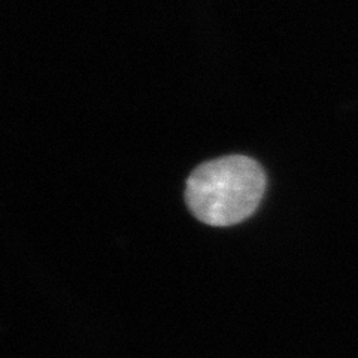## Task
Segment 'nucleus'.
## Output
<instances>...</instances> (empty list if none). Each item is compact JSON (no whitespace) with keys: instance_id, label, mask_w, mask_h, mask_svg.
<instances>
[{"instance_id":"nucleus-1","label":"nucleus","mask_w":358,"mask_h":358,"mask_svg":"<svg viewBox=\"0 0 358 358\" xmlns=\"http://www.w3.org/2000/svg\"><path fill=\"white\" fill-rule=\"evenodd\" d=\"M264 188L266 176L259 163L245 155H227L200 164L189 175L185 201L201 222L227 227L254 214Z\"/></svg>"}]
</instances>
